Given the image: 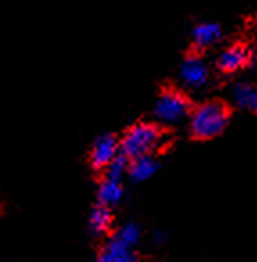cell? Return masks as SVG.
Returning a JSON list of instances; mask_svg holds the SVG:
<instances>
[{
	"label": "cell",
	"instance_id": "8992f818",
	"mask_svg": "<svg viewBox=\"0 0 257 262\" xmlns=\"http://www.w3.org/2000/svg\"><path fill=\"white\" fill-rule=\"evenodd\" d=\"M180 77L187 86L202 88L209 81V67L200 56H189L180 67Z\"/></svg>",
	"mask_w": 257,
	"mask_h": 262
},
{
	"label": "cell",
	"instance_id": "4fadbf2b",
	"mask_svg": "<svg viewBox=\"0 0 257 262\" xmlns=\"http://www.w3.org/2000/svg\"><path fill=\"white\" fill-rule=\"evenodd\" d=\"M113 235L119 237L123 243H126V244H130V246L135 248L139 244V241H141L142 230L137 223H124L123 226H119V230H117Z\"/></svg>",
	"mask_w": 257,
	"mask_h": 262
},
{
	"label": "cell",
	"instance_id": "5b68a950",
	"mask_svg": "<svg viewBox=\"0 0 257 262\" xmlns=\"http://www.w3.org/2000/svg\"><path fill=\"white\" fill-rule=\"evenodd\" d=\"M97 262H137V251L133 246L123 243L119 237L112 235L99 250Z\"/></svg>",
	"mask_w": 257,
	"mask_h": 262
},
{
	"label": "cell",
	"instance_id": "5bb4252c",
	"mask_svg": "<svg viewBox=\"0 0 257 262\" xmlns=\"http://www.w3.org/2000/svg\"><path fill=\"white\" fill-rule=\"evenodd\" d=\"M128 160H130V158H126L123 153H121L119 157H117L115 160L106 167V178L119 180L121 182V178L124 176V172L130 171V164H128Z\"/></svg>",
	"mask_w": 257,
	"mask_h": 262
},
{
	"label": "cell",
	"instance_id": "7a4b0ae2",
	"mask_svg": "<svg viewBox=\"0 0 257 262\" xmlns=\"http://www.w3.org/2000/svg\"><path fill=\"white\" fill-rule=\"evenodd\" d=\"M228 120L227 106L223 102H205L200 104L194 112L191 113L189 119V126H191L192 135L198 139H212V137L220 135L225 129Z\"/></svg>",
	"mask_w": 257,
	"mask_h": 262
},
{
	"label": "cell",
	"instance_id": "3957f363",
	"mask_svg": "<svg viewBox=\"0 0 257 262\" xmlns=\"http://www.w3.org/2000/svg\"><path fill=\"white\" fill-rule=\"evenodd\" d=\"M189 115V101L176 90H166L159 95L155 104V117L164 124H178Z\"/></svg>",
	"mask_w": 257,
	"mask_h": 262
},
{
	"label": "cell",
	"instance_id": "52a82bcc",
	"mask_svg": "<svg viewBox=\"0 0 257 262\" xmlns=\"http://www.w3.org/2000/svg\"><path fill=\"white\" fill-rule=\"evenodd\" d=\"M248 51H246L243 45H232V47L225 49L223 52L218 58V69L221 72L232 74L235 70L243 69V67L248 63Z\"/></svg>",
	"mask_w": 257,
	"mask_h": 262
},
{
	"label": "cell",
	"instance_id": "30bf717a",
	"mask_svg": "<svg viewBox=\"0 0 257 262\" xmlns=\"http://www.w3.org/2000/svg\"><path fill=\"white\" fill-rule=\"evenodd\" d=\"M221 38V27L214 22H202L192 29V41L196 47H210Z\"/></svg>",
	"mask_w": 257,
	"mask_h": 262
},
{
	"label": "cell",
	"instance_id": "6da1fadb",
	"mask_svg": "<svg viewBox=\"0 0 257 262\" xmlns=\"http://www.w3.org/2000/svg\"><path fill=\"white\" fill-rule=\"evenodd\" d=\"M164 142V135L159 126L149 122H139L124 133L121 140V153L133 160L139 157L153 155Z\"/></svg>",
	"mask_w": 257,
	"mask_h": 262
},
{
	"label": "cell",
	"instance_id": "8fae6325",
	"mask_svg": "<svg viewBox=\"0 0 257 262\" xmlns=\"http://www.w3.org/2000/svg\"><path fill=\"white\" fill-rule=\"evenodd\" d=\"M232 99L243 110L257 112V86L248 83H238L232 88Z\"/></svg>",
	"mask_w": 257,
	"mask_h": 262
},
{
	"label": "cell",
	"instance_id": "ba28073f",
	"mask_svg": "<svg viewBox=\"0 0 257 262\" xmlns=\"http://www.w3.org/2000/svg\"><path fill=\"white\" fill-rule=\"evenodd\" d=\"M159 171V162L153 155H146V157L133 158L130 162V171L128 174L131 176V180L135 182H146V180L153 178L155 172Z\"/></svg>",
	"mask_w": 257,
	"mask_h": 262
},
{
	"label": "cell",
	"instance_id": "7c38bea8",
	"mask_svg": "<svg viewBox=\"0 0 257 262\" xmlns=\"http://www.w3.org/2000/svg\"><path fill=\"white\" fill-rule=\"evenodd\" d=\"M113 223L112 210L105 205H97L94 207V210L90 212V217H88V226L95 235H103V233L110 232Z\"/></svg>",
	"mask_w": 257,
	"mask_h": 262
},
{
	"label": "cell",
	"instance_id": "9c48e42d",
	"mask_svg": "<svg viewBox=\"0 0 257 262\" xmlns=\"http://www.w3.org/2000/svg\"><path fill=\"white\" fill-rule=\"evenodd\" d=\"M123 196H124V190L119 180L105 178L101 182V185H99V190H97L99 205H105V207L112 208L123 201Z\"/></svg>",
	"mask_w": 257,
	"mask_h": 262
},
{
	"label": "cell",
	"instance_id": "277c9868",
	"mask_svg": "<svg viewBox=\"0 0 257 262\" xmlns=\"http://www.w3.org/2000/svg\"><path fill=\"white\" fill-rule=\"evenodd\" d=\"M121 155V142L112 135H101L92 144L90 164L94 169H106Z\"/></svg>",
	"mask_w": 257,
	"mask_h": 262
}]
</instances>
